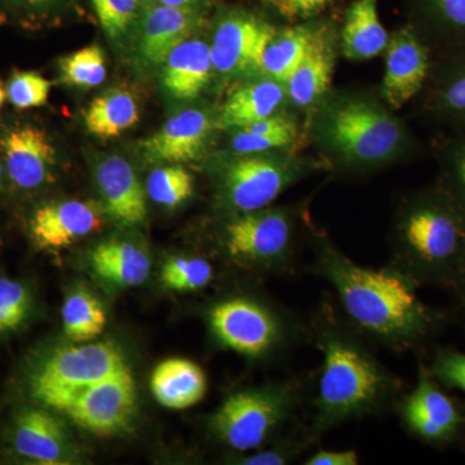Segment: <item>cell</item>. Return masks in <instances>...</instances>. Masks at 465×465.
Instances as JSON below:
<instances>
[{
  "label": "cell",
  "mask_w": 465,
  "mask_h": 465,
  "mask_svg": "<svg viewBox=\"0 0 465 465\" xmlns=\"http://www.w3.org/2000/svg\"><path fill=\"white\" fill-rule=\"evenodd\" d=\"M314 265L335 290L353 326L374 341L406 349L436 327V313L419 298L418 281L400 266L365 268L324 243L317 247Z\"/></svg>",
  "instance_id": "1"
},
{
  "label": "cell",
  "mask_w": 465,
  "mask_h": 465,
  "mask_svg": "<svg viewBox=\"0 0 465 465\" xmlns=\"http://www.w3.org/2000/svg\"><path fill=\"white\" fill-rule=\"evenodd\" d=\"M317 326L322 370L313 432L320 436L345 421L384 411L396 399L400 384L362 341L333 318L320 320Z\"/></svg>",
  "instance_id": "2"
},
{
  "label": "cell",
  "mask_w": 465,
  "mask_h": 465,
  "mask_svg": "<svg viewBox=\"0 0 465 465\" xmlns=\"http://www.w3.org/2000/svg\"><path fill=\"white\" fill-rule=\"evenodd\" d=\"M396 265L418 282L452 284L465 256V208L443 189L407 208Z\"/></svg>",
  "instance_id": "3"
},
{
  "label": "cell",
  "mask_w": 465,
  "mask_h": 465,
  "mask_svg": "<svg viewBox=\"0 0 465 465\" xmlns=\"http://www.w3.org/2000/svg\"><path fill=\"white\" fill-rule=\"evenodd\" d=\"M128 371L133 370L114 341L60 348L34 370L30 391L43 406L63 412L75 396L91 385Z\"/></svg>",
  "instance_id": "4"
},
{
  "label": "cell",
  "mask_w": 465,
  "mask_h": 465,
  "mask_svg": "<svg viewBox=\"0 0 465 465\" xmlns=\"http://www.w3.org/2000/svg\"><path fill=\"white\" fill-rule=\"evenodd\" d=\"M298 399L290 382L235 391L211 416V430L229 448L252 451L292 419Z\"/></svg>",
  "instance_id": "5"
},
{
  "label": "cell",
  "mask_w": 465,
  "mask_h": 465,
  "mask_svg": "<svg viewBox=\"0 0 465 465\" xmlns=\"http://www.w3.org/2000/svg\"><path fill=\"white\" fill-rule=\"evenodd\" d=\"M208 322L217 341L224 347L249 358L271 356L296 336L292 321L273 308L247 298L232 296L216 302L208 313Z\"/></svg>",
  "instance_id": "6"
},
{
  "label": "cell",
  "mask_w": 465,
  "mask_h": 465,
  "mask_svg": "<svg viewBox=\"0 0 465 465\" xmlns=\"http://www.w3.org/2000/svg\"><path fill=\"white\" fill-rule=\"evenodd\" d=\"M333 148L360 163L385 161L399 152L403 131L384 110L363 101L333 109L326 127Z\"/></svg>",
  "instance_id": "7"
},
{
  "label": "cell",
  "mask_w": 465,
  "mask_h": 465,
  "mask_svg": "<svg viewBox=\"0 0 465 465\" xmlns=\"http://www.w3.org/2000/svg\"><path fill=\"white\" fill-rule=\"evenodd\" d=\"M223 247L238 264L251 268L281 269L291 264L293 223L281 210L238 213L225 225Z\"/></svg>",
  "instance_id": "8"
},
{
  "label": "cell",
  "mask_w": 465,
  "mask_h": 465,
  "mask_svg": "<svg viewBox=\"0 0 465 465\" xmlns=\"http://www.w3.org/2000/svg\"><path fill=\"white\" fill-rule=\"evenodd\" d=\"M136 406V384L133 371H128L81 391L63 414L88 432L114 436L130 427Z\"/></svg>",
  "instance_id": "9"
},
{
  "label": "cell",
  "mask_w": 465,
  "mask_h": 465,
  "mask_svg": "<svg viewBox=\"0 0 465 465\" xmlns=\"http://www.w3.org/2000/svg\"><path fill=\"white\" fill-rule=\"evenodd\" d=\"M275 33L271 24L249 12L226 15L210 45L213 69L228 78L262 73L264 52Z\"/></svg>",
  "instance_id": "10"
},
{
  "label": "cell",
  "mask_w": 465,
  "mask_h": 465,
  "mask_svg": "<svg viewBox=\"0 0 465 465\" xmlns=\"http://www.w3.org/2000/svg\"><path fill=\"white\" fill-rule=\"evenodd\" d=\"M295 179L293 168L275 159L244 154L232 159L220 176L223 200L238 213L262 210Z\"/></svg>",
  "instance_id": "11"
},
{
  "label": "cell",
  "mask_w": 465,
  "mask_h": 465,
  "mask_svg": "<svg viewBox=\"0 0 465 465\" xmlns=\"http://www.w3.org/2000/svg\"><path fill=\"white\" fill-rule=\"evenodd\" d=\"M432 73V54L427 41L411 27L396 33L388 43L382 94L394 109L402 108L424 90Z\"/></svg>",
  "instance_id": "12"
},
{
  "label": "cell",
  "mask_w": 465,
  "mask_h": 465,
  "mask_svg": "<svg viewBox=\"0 0 465 465\" xmlns=\"http://www.w3.org/2000/svg\"><path fill=\"white\" fill-rule=\"evenodd\" d=\"M0 149L9 179L18 188L30 191L51 182L56 152L42 128L15 125L0 136Z\"/></svg>",
  "instance_id": "13"
},
{
  "label": "cell",
  "mask_w": 465,
  "mask_h": 465,
  "mask_svg": "<svg viewBox=\"0 0 465 465\" xmlns=\"http://www.w3.org/2000/svg\"><path fill=\"white\" fill-rule=\"evenodd\" d=\"M103 226L101 207L94 201L51 202L36 208L30 235L41 250H61Z\"/></svg>",
  "instance_id": "14"
},
{
  "label": "cell",
  "mask_w": 465,
  "mask_h": 465,
  "mask_svg": "<svg viewBox=\"0 0 465 465\" xmlns=\"http://www.w3.org/2000/svg\"><path fill=\"white\" fill-rule=\"evenodd\" d=\"M403 423L420 439L443 442L457 433L460 415L455 403L420 366L418 384L401 407Z\"/></svg>",
  "instance_id": "15"
},
{
  "label": "cell",
  "mask_w": 465,
  "mask_h": 465,
  "mask_svg": "<svg viewBox=\"0 0 465 465\" xmlns=\"http://www.w3.org/2000/svg\"><path fill=\"white\" fill-rule=\"evenodd\" d=\"M213 130L203 110L188 109L168 119L166 124L140 143L143 157L152 163L182 164L201 157Z\"/></svg>",
  "instance_id": "16"
},
{
  "label": "cell",
  "mask_w": 465,
  "mask_h": 465,
  "mask_svg": "<svg viewBox=\"0 0 465 465\" xmlns=\"http://www.w3.org/2000/svg\"><path fill=\"white\" fill-rule=\"evenodd\" d=\"M104 210L124 228L143 225L148 216L145 192L134 167L121 155H109L96 168Z\"/></svg>",
  "instance_id": "17"
},
{
  "label": "cell",
  "mask_w": 465,
  "mask_h": 465,
  "mask_svg": "<svg viewBox=\"0 0 465 465\" xmlns=\"http://www.w3.org/2000/svg\"><path fill=\"white\" fill-rule=\"evenodd\" d=\"M200 11L153 5L145 8L139 24L137 50L146 66L164 64L171 54L198 26L201 25Z\"/></svg>",
  "instance_id": "18"
},
{
  "label": "cell",
  "mask_w": 465,
  "mask_h": 465,
  "mask_svg": "<svg viewBox=\"0 0 465 465\" xmlns=\"http://www.w3.org/2000/svg\"><path fill=\"white\" fill-rule=\"evenodd\" d=\"M213 70L210 45L201 39L188 38L168 54L162 82L173 99L192 101L210 84Z\"/></svg>",
  "instance_id": "19"
},
{
  "label": "cell",
  "mask_w": 465,
  "mask_h": 465,
  "mask_svg": "<svg viewBox=\"0 0 465 465\" xmlns=\"http://www.w3.org/2000/svg\"><path fill=\"white\" fill-rule=\"evenodd\" d=\"M14 445L23 457L43 464H58L67 451L65 428L47 410L25 409L15 421Z\"/></svg>",
  "instance_id": "20"
},
{
  "label": "cell",
  "mask_w": 465,
  "mask_h": 465,
  "mask_svg": "<svg viewBox=\"0 0 465 465\" xmlns=\"http://www.w3.org/2000/svg\"><path fill=\"white\" fill-rule=\"evenodd\" d=\"M94 273L103 282L119 289L140 286L148 280V252L134 242L110 238L97 244L91 252Z\"/></svg>",
  "instance_id": "21"
},
{
  "label": "cell",
  "mask_w": 465,
  "mask_h": 465,
  "mask_svg": "<svg viewBox=\"0 0 465 465\" xmlns=\"http://www.w3.org/2000/svg\"><path fill=\"white\" fill-rule=\"evenodd\" d=\"M150 390L162 406L183 410L197 405L207 391V376L197 363L170 358L155 367Z\"/></svg>",
  "instance_id": "22"
},
{
  "label": "cell",
  "mask_w": 465,
  "mask_h": 465,
  "mask_svg": "<svg viewBox=\"0 0 465 465\" xmlns=\"http://www.w3.org/2000/svg\"><path fill=\"white\" fill-rule=\"evenodd\" d=\"M333 48L329 34L317 29L298 69L287 81V92L295 105H312L326 92L331 82Z\"/></svg>",
  "instance_id": "23"
},
{
  "label": "cell",
  "mask_w": 465,
  "mask_h": 465,
  "mask_svg": "<svg viewBox=\"0 0 465 465\" xmlns=\"http://www.w3.org/2000/svg\"><path fill=\"white\" fill-rule=\"evenodd\" d=\"M342 51L349 60L379 56L388 47V33L379 17L378 0H354L345 15Z\"/></svg>",
  "instance_id": "24"
},
{
  "label": "cell",
  "mask_w": 465,
  "mask_h": 465,
  "mask_svg": "<svg viewBox=\"0 0 465 465\" xmlns=\"http://www.w3.org/2000/svg\"><path fill=\"white\" fill-rule=\"evenodd\" d=\"M286 90L282 84L265 79L241 87L231 94L222 113L219 125L222 128H244L275 114L282 105Z\"/></svg>",
  "instance_id": "25"
},
{
  "label": "cell",
  "mask_w": 465,
  "mask_h": 465,
  "mask_svg": "<svg viewBox=\"0 0 465 465\" xmlns=\"http://www.w3.org/2000/svg\"><path fill=\"white\" fill-rule=\"evenodd\" d=\"M140 110L136 97L124 88H112L91 101L84 112L88 133L99 139L121 136L139 122Z\"/></svg>",
  "instance_id": "26"
},
{
  "label": "cell",
  "mask_w": 465,
  "mask_h": 465,
  "mask_svg": "<svg viewBox=\"0 0 465 465\" xmlns=\"http://www.w3.org/2000/svg\"><path fill=\"white\" fill-rule=\"evenodd\" d=\"M316 30L313 26L299 25L275 33L262 57V74L287 84L307 54Z\"/></svg>",
  "instance_id": "27"
},
{
  "label": "cell",
  "mask_w": 465,
  "mask_h": 465,
  "mask_svg": "<svg viewBox=\"0 0 465 465\" xmlns=\"http://www.w3.org/2000/svg\"><path fill=\"white\" fill-rule=\"evenodd\" d=\"M106 322L105 308L90 291L78 289L67 295L63 307V323L70 341H94L105 330Z\"/></svg>",
  "instance_id": "28"
},
{
  "label": "cell",
  "mask_w": 465,
  "mask_h": 465,
  "mask_svg": "<svg viewBox=\"0 0 465 465\" xmlns=\"http://www.w3.org/2000/svg\"><path fill=\"white\" fill-rule=\"evenodd\" d=\"M58 69L64 84L91 90L105 81V54L100 45H87L61 58Z\"/></svg>",
  "instance_id": "29"
},
{
  "label": "cell",
  "mask_w": 465,
  "mask_h": 465,
  "mask_svg": "<svg viewBox=\"0 0 465 465\" xmlns=\"http://www.w3.org/2000/svg\"><path fill=\"white\" fill-rule=\"evenodd\" d=\"M440 76L430 97V106L437 115L465 127V47Z\"/></svg>",
  "instance_id": "30"
},
{
  "label": "cell",
  "mask_w": 465,
  "mask_h": 465,
  "mask_svg": "<svg viewBox=\"0 0 465 465\" xmlns=\"http://www.w3.org/2000/svg\"><path fill=\"white\" fill-rule=\"evenodd\" d=\"M146 192L150 200L161 206L174 208L194 193V179L182 164L155 168L149 174Z\"/></svg>",
  "instance_id": "31"
},
{
  "label": "cell",
  "mask_w": 465,
  "mask_h": 465,
  "mask_svg": "<svg viewBox=\"0 0 465 465\" xmlns=\"http://www.w3.org/2000/svg\"><path fill=\"white\" fill-rule=\"evenodd\" d=\"M213 278V265L201 258L167 260L161 272L162 284L173 291H198L208 286Z\"/></svg>",
  "instance_id": "32"
},
{
  "label": "cell",
  "mask_w": 465,
  "mask_h": 465,
  "mask_svg": "<svg viewBox=\"0 0 465 465\" xmlns=\"http://www.w3.org/2000/svg\"><path fill=\"white\" fill-rule=\"evenodd\" d=\"M101 27L112 41L124 38L139 16L140 0H91Z\"/></svg>",
  "instance_id": "33"
},
{
  "label": "cell",
  "mask_w": 465,
  "mask_h": 465,
  "mask_svg": "<svg viewBox=\"0 0 465 465\" xmlns=\"http://www.w3.org/2000/svg\"><path fill=\"white\" fill-rule=\"evenodd\" d=\"M52 84L36 72H15L9 78L7 99L15 108L25 110L41 108L50 97Z\"/></svg>",
  "instance_id": "34"
},
{
  "label": "cell",
  "mask_w": 465,
  "mask_h": 465,
  "mask_svg": "<svg viewBox=\"0 0 465 465\" xmlns=\"http://www.w3.org/2000/svg\"><path fill=\"white\" fill-rule=\"evenodd\" d=\"M32 308L29 291L17 281L0 278V332L23 326Z\"/></svg>",
  "instance_id": "35"
},
{
  "label": "cell",
  "mask_w": 465,
  "mask_h": 465,
  "mask_svg": "<svg viewBox=\"0 0 465 465\" xmlns=\"http://www.w3.org/2000/svg\"><path fill=\"white\" fill-rule=\"evenodd\" d=\"M425 9L440 32L464 41L465 0H423Z\"/></svg>",
  "instance_id": "36"
},
{
  "label": "cell",
  "mask_w": 465,
  "mask_h": 465,
  "mask_svg": "<svg viewBox=\"0 0 465 465\" xmlns=\"http://www.w3.org/2000/svg\"><path fill=\"white\" fill-rule=\"evenodd\" d=\"M445 171V191L465 208V134L449 146Z\"/></svg>",
  "instance_id": "37"
},
{
  "label": "cell",
  "mask_w": 465,
  "mask_h": 465,
  "mask_svg": "<svg viewBox=\"0 0 465 465\" xmlns=\"http://www.w3.org/2000/svg\"><path fill=\"white\" fill-rule=\"evenodd\" d=\"M433 378L465 393V353L445 349L436 356L432 366Z\"/></svg>",
  "instance_id": "38"
},
{
  "label": "cell",
  "mask_w": 465,
  "mask_h": 465,
  "mask_svg": "<svg viewBox=\"0 0 465 465\" xmlns=\"http://www.w3.org/2000/svg\"><path fill=\"white\" fill-rule=\"evenodd\" d=\"M295 139L286 134H260L240 130L232 140V148L238 154H262L268 150L283 148Z\"/></svg>",
  "instance_id": "39"
},
{
  "label": "cell",
  "mask_w": 465,
  "mask_h": 465,
  "mask_svg": "<svg viewBox=\"0 0 465 465\" xmlns=\"http://www.w3.org/2000/svg\"><path fill=\"white\" fill-rule=\"evenodd\" d=\"M335 0H265L281 16L289 20H304L330 7Z\"/></svg>",
  "instance_id": "40"
},
{
  "label": "cell",
  "mask_w": 465,
  "mask_h": 465,
  "mask_svg": "<svg viewBox=\"0 0 465 465\" xmlns=\"http://www.w3.org/2000/svg\"><path fill=\"white\" fill-rule=\"evenodd\" d=\"M358 463H360V458L354 450H341V451L320 450L304 461L305 465H357Z\"/></svg>",
  "instance_id": "41"
},
{
  "label": "cell",
  "mask_w": 465,
  "mask_h": 465,
  "mask_svg": "<svg viewBox=\"0 0 465 465\" xmlns=\"http://www.w3.org/2000/svg\"><path fill=\"white\" fill-rule=\"evenodd\" d=\"M295 448L266 450V451L258 452V454L250 455V457L242 458L240 464L246 465H283L290 463L293 457Z\"/></svg>",
  "instance_id": "42"
},
{
  "label": "cell",
  "mask_w": 465,
  "mask_h": 465,
  "mask_svg": "<svg viewBox=\"0 0 465 465\" xmlns=\"http://www.w3.org/2000/svg\"><path fill=\"white\" fill-rule=\"evenodd\" d=\"M158 2L162 3V5H171V7L188 8L200 11L201 7H203V5L210 2V0H158Z\"/></svg>",
  "instance_id": "43"
},
{
  "label": "cell",
  "mask_w": 465,
  "mask_h": 465,
  "mask_svg": "<svg viewBox=\"0 0 465 465\" xmlns=\"http://www.w3.org/2000/svg\"><path fill=\"white\" fill-rule=\"evenodd\" d=\"M11 2H14L15 5H20V7L39 9L47 7V5H52V3L56 2V0H11Z\"/></svg>",
  "instance_id": "44"
},
{
  "label": "cell",
  "mask_w": 465,
  "mask_h": 465,
  "mask_svg": "<svg viewBox=\"0 0 465 465\" xmlns=\"http://www.w3.org/2000/svg\"><path fill=\"white\" fill-rule=\"evenodd\" d=\"M455 287L460 292V295L465 299V256L463 262H461L460 268H459L457 277H455L454 282Z\"/></svg>",
  "instance_id": "45"
},
{
  "label": "cell",
  "mask_w": 465,
  "mask_h": 465,
  "mask_svg": "<svg viewBox=\"0 0 465 465\" xmlns=\"http://www.w3.org/2000/svg\"><path fill=\"white\" fill-rule=\"evenodd\" d=\"M5 99H7V91H5V85H3L2 81H0V110H2Z\"/></svg>",
  "instance_id": "46"
},
{
  "label": "cell",
  "mask_w": 465,
  "mask_h": 465,
  "mask_svg": "<svg viewBox=\"0 0 465 465\" xmlns=\"http://www.w3.org/2000/svg\"><path fill=\"white\" fill-rule=\"evenodd\" d=\"M154 2H157V0H140V3H142L143 7L145 8L154 5Z\"/></svg>",
  "instance_id": "47"
},
{
  "label": "cell",
  "mask_w": 465,
  "mask_h": 465,
  "mask_svg": "<svg viewBox=\"0 0 465 465\" xmlns=\"http://www.w3.org/2000/svg\"><path fill=\"white\" fill-rule=\"evenodd\" d=\"M2 174H3V166H2V163H0V180H2Z\"/></svg>",
  "instance_id": "48"
}]
</instances>
